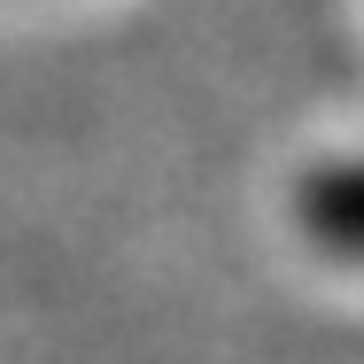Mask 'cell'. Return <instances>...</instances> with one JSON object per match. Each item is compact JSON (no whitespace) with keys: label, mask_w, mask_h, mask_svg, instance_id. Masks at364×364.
I'll list each match as a JSON object with an SVG mask.
<instances>
[{"label":"cell","mask_w":364,"mask_h":364,"mask_svg":"<svg viewBox=\"0 0 364 364\" xmlns=\"http://www.w3.org/2000/svg\"><path fill=\"white\" fill-rule=\"evenodd\" d=\"M294 225L318 256L333 264H364V155L341 163H310L294 186Z\"/></svg>","instance_id":"cell-1"}]
</instances>
